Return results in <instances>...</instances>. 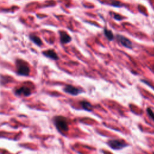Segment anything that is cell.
Wrapping results in <instances>:
<instances>
[{"mask_svg": "<svg viewBox=\"0 0 154 154\" xmlns=\"http://www.w3.org/2000/svg\"><path fill=\"white\" fill-rule=\"evenodd\" d=\"M81 106L83 107V109L86 110V111H90L92 110V105H91L89 102L87 101H81L80 102Z\"/></svg>", "mask_w": 154, "mask_h": 154, "instance_id": "cell-10", "label": "cell"}, {"mask_svg": "<svg viewBox=\"0 0 154 154\" xmlns=\"http://www.w3.org/2000/svg\"><path fill=\"white\" fill-rule=\"evenodd\" d=\"M42 54L43 55L45 56V57L49 58V59H51L52 60H57L59 59V57H58L57 53L53 49L47 50V51L43 52Z\"/></svg>", "mask_w": 154, "mask_h": 154, "instance_id": "cell-8", "label": "cell"}, {"mask_svg": "<svg viewBox=\"0 0 154 154\" xmlns=\"http://www.w3.org/2000/svg\"><path fill=\"white\" fill-rule=\"evenodd\" d=\"M15 93L17 95H23L24 96H28L31 94V90L28 87L23 86L16 90Z\"/></svg>", "mask_w": 154, "mask_h": 154, "instance_id": "cell-6", "label": "cell"}, {"mask_svg": "<svg viewBox=\"0 0 154 154\" xmlns=\"http://www.w3.org/2000/svg\"><path fill=\"white\" fill-rule=\"evenodd\" d=\"M17 72L18 75L22 76H28L30 73V69L24 62L18 61L17 63Z\"/></svg>", "mask_w": 154, "mask_h": 154, "instance_id": "cell-3", "label": "cell"}, {"mask_svg": "<svg viewBox=\"0 0 154 154\" xmlns=\"http://www.w3.org/2000/svg\"><path fill=\"white\" fill-rule=\"evenodd\" d=\"M111 5L113 6H115V7H120L122 6V4L120 3V2L117 1H113L111 3Z\"/></svg>", "mask_w": 154, "mask_h": 154, "instance_id": "cell-12", "label": "cell"}, {"mask_svg": "<svg viewBox=\"0 0 154 154\" xmlns=\"http://www.w3.org/2000/svg\"><path fill=\"white\" fill-rule=\"evenodd\" d=\"M30 39L33 42H34L35 44L39 46V47H40L42 45V42L40 38L39 37L37 36L36 35L34 34H31L30 35Z\"/></svg>", "mask_w": 154, "mask_h": 154, "instance_id": "cell-9", "label": "cell"}, {"mask_svg": "<svg viewBox=\"0 0 154 154\" xmlns=\"http://www.w3.org/2000/svg\"><path fill=\"white\" fill-rule=\"evenodd\" d=\"M113 18L117 20H121L123 19L122 16H120V14H118L114 13H113Z\"/></svg>", "mask_w": 154, "mask_h": 154, "instance_id": "cell-13", "label": "cell"}, {"mask_svg": "<svg viewBox=\"0 0 154 154\" xmlns=\"http://www.w3.org/2000/svg\"><path fill=\"white\" fill-rule=\"evenodd\" d=\"M64 91L66 93H68V94L74 96H76L83 92L81 90L76 88L75 87L72 86L71 85H67V86H66V87L64 88Z\"/></svg>", "mask_w": 154, "mask_h": 154, "instance_id": "cell-5", "label": "cell"}, {"mask_svg": "<svg viewBox=\"0 0 154 154\" xmlns=\"http://www.w3.org/2000/svg\"><path fill=\"white\" fill-rule=\"evenodd\" d=\"M108 145L111 148L115 150L122 149L128 146L127 143L124 140H117V139H114V140H109L108 141Z\"/></svg>", "mask_w": 154, "mask_h": 154, "instance_id": "cell-2", "label": "cell"}, {"mask_svg": "<svg viewBox=\"0 0 154 154\" xmlns=\"http://www.w3.org/2000/svg\"><path fill=\"white\" fill-rule=\"evenodd\" d=\"M116 38H117L120 44L122 46H124V47L127 48L129 49L132 48V43L128 38H126V37L125 36H122V35L120 34H117V36H116Z\"/></svg>", "mask_w": 154, "mask_h": 154, "instance_id": "cell-4", "label": "cell"}, {"mask_svg": "<svg viewBox=\"0 0 154 154\" xmlns=\"http://www.w3.org/2000/svg\"><path fill=\"white\" fill-rule=\"evenodd\" d=\"M147 113H148L149 115L150 116V117H151L154 120V113H153V112L152 111V110H151L149 108V109H147Z\"/></svg>", "mask_w": 154, "mask_h": 154, "instance_id": "cell-14", "label": "cell"}, {"mask_svg": "<svg viewBox=\"0 0 154 154\" xmlns=\"http://www.w3.org/2000/svg\"><path fill=\"white\" fill-rule=\"evenodd\" d=\"M104 32L105 36H106V37H107L108 40L110 41H111L112 40H113L114 38V35H113V33H112L111 30H108V29L107 28H104Z\"/></svg>", "mask_w": 154, "mask_h": 154, "instance_id": "cell-11", "label": "cell"}, {"mask_svg": "<svg viewBox=\"0 0 154 154\" xmlns=\"http://www.w3.org/2000/svg\"><path fill=\"white\" fill-rule=\"evenodd\" d=\"M56 128L60 132H66L68 130V121L62 116H57L54 120Z\"/></svg>", "mask_w": 154, "mask_h": 154, "instance_id": "cell-1", "label": "cell"}, {"mask_svg": "<svg viewBox=\"0 0 154 154\" xmlns=\"http://www.w3.org/2000/svg\"><path fill=\"white\" fill-rule=\"evenodd\" d=\"M60 41L62 43H69L72 40L71 37L66 32L64 31H60Z\"/></svg>", "mask_w": 154, "mask_h": 154, "instance_id": "cell-7", "label": "cell"}]
</instances>
